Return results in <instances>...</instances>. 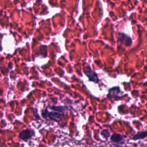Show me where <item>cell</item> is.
Returning <instances> with one entry per match:
<instances>
[{"label": "cell", "mask_w": 147, "mask_h": 147, "mask_svg": "<svg viewBox=\"0 0 147 147\" xmlns=\"http://www.w3.org/2000/svg\"><path fill=\"white\" fill-rule=\"evenodd\" d=\"M118 40L127 46L131 44V38L123 34H118Z\"/></svg>", "instance_id": "obj_7"}, {"label": "cell", "mask_w": 147, "mask_h": 147, "mask_svg": "<svg viewBox=\"0 0 147 147\" xmlns=\"http://www.w3.org/2000/svg\"><path fill=\"white\" fill-rule=\"evenodd\" d=\"M100 134H101V135H102L104 138H105V139H107V138L110 136V133L109 131L107 130H106V129H105V130H103L101 131Z\"/></svg>", "instance_id": "obj_9"}, {"label": "cell", "mask_w": 147, "mask_h": 147, "mask_svg": "<svg viewBox=\"0 0 147 147\" xmlns=\"http://www.w3.org/2000/svg\"><path fill=\"white\" fill-rule=\"evenodd\" d=\"M84 74L88 78L89 80L92 82L95 83H98L99 82V79L98 76V74L94 71L91 69L90 67H84Z\"/></svg>", "instance_id": "obj_2"}, {"label": "cell", "mask_w": 147, "mask_h": 147, "mask_svg": "<svg viewBox=\"0 0 147 147\" xmlns=\"http://www.w3.org/2000/svg\"><path fill=\"white\" fill-rule=\"evenodd\" d=\"M146 137H147V130L137 132L133 136H132L130 138L132 140L136 141V140L144 139Z\"/></svg>", "instance_id": "obj_6"}, {"label": "cell", "mask_w": 147, "mask_h": 147, "mask_svg": "<svg viewBox=\"0 0 147 147\" xmlns=\"http://www.w3.org/2000/svg\"><path fill=\"white\" fill-rule=\"evenodd\" d=\"M110 141L113 143L119 145H122L124 144L123 137L122 135L118 133H114L110 137Z\"/></svg>", "instance_id": "obj_4"}, {"label": "cell", "mask_w": 147, "mask_h": 147, "mask_svg": "<svg viewBox=\"0 0 147 147\" xmlns=\"http://www.w3.org/2000/svg\"><path fill=\"white\" fill-rule=\"evenodd\" d=\"M34 131L32 130H30V129H26L22 130L20 134H19V138L24 141H27L28 140L30 139L34 135L33 134H32V133Z\"/></svg>", "instance_id": "obj_3"}, {"label": "cell", "mask_w": 147, "mask_h": 147, "mask_svg": "<svg viewBox=\"0 0 147 147\" xmlns=\"http://www.w3.org/2000/svg\"><path fill=\"white\" fill-rule=\"evenodd\" d=\"M42 116L44 118H49L51 121L59 122L64 117V114L55 111H49L47 109L42 111Z\"/></svg>", "instance_id": "obj_1"}, {"label": "cell", "mask_w": 147, "mask_h": 147, "mask_svg": "<svg viewBox=\"0 0 147 147\" xmlns=\"http://www.w3.org/2000/svg\"><path fill=\"white\" fill-rule=\"evenodd\" d=\"M120 93H121V90L118 86L114 87L109 90V92L107 96L109 98H116Z\"/></svg>", "instance_id": "obj_5"}, {"label": "cell", "mask_w": 147, "mask_h": 147, "mask_svg": "<svg viewBox=\"0 0 147 147\" xmlns=\"http://www.w3.org/2000/svg\"><path fill=\"white\" fill-rule=\"evenodd\" d=\"M50 109L53 111L60 113H63L64 114L67 110V107L65 106H52L50 107Z\"/></svg>", "instance_id": "obj_8"}]
</instances>
